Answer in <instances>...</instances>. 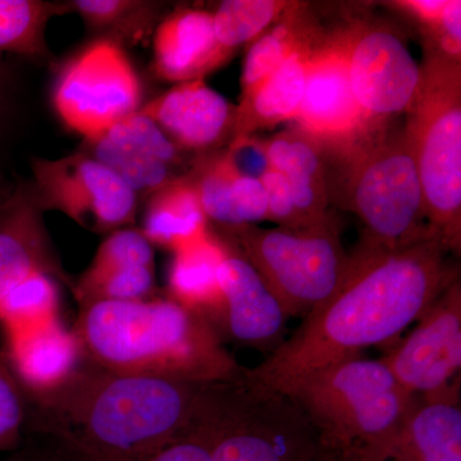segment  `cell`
<instances>
[{"mask_svg":"<svg viewBox=\"0 0 461 461\" xmlns=\"http://www.w3.org/2000/svg\"><path fill=\"white\" fill-rule=\"evenodd\" d=\"M344 32L351 89L366 122L375 130L395 122L417 93L420 66L386 23L351 18Z\"/></svg>","mask_w":461,"mask_h":461,"instance_id":"10","label":"cell"},{"mask_svg":"<svg viewBox=\"0 0 461 461\" xmlns=\"http://www.w3.org/2000/svg\"><path fill=\"white\" fill-rule=\"evenodd\" d=\"M58 290L45 271L32 273L0 299V324L5 335L56 320Z\"/></svg>","mask_w":461,"mask_h":461,"instance_id":"27","label":"cell"},{"mask_svg":"<svg viewBox=\"0 0 461 461\" xmlns=\"http://www.w3.org/2000/svg\"><path fill=\"white\" fill-rule=\"evenodd\" d=\"M222 154L230 168L242 177L260 180L267 172L272 171L266 144L257 135L233 139L229 144V150Z\"/></svg>","mask_w":461,"mask_h":461,"instance_id":"33","label":"cell"},{"mask_svg":"<svg viewBox=\"0 0 461 461\" xmlns=\"http://www.w3.org/2000/svg\"><path fill=\"white\" fill-rule=\"evenodd\" d=\"M227 242L206 232L202 238L173 251L168 287L171 299L205 318L220 333L223 302L218 268Z\"/></svg>","mask_w":461,"mask_h":461,"instance_id":"21","label":"cell"},{"mask_svg":"<svg viewBox=\"0 0 461 461\" xmlns=\"http://www.w3.org/2000/svg\"><path fill=\"white\" fill-rule=\"evenodd\" d=\"M54 5L36 0H0V51L42 56L44 29Z\"/></svg>","mask_w":461,"mask_h":461,"instance_id":"28","label":"cell"},{"mask_svg":"<svg viewBox=\"0 0 461 461\" xmlns=\"http://www.w3.org/2000/svg\"><path fill=\"white\" fill-rule=\"evenodd\" d=\"M324 153L330 202L359 218L364 239L400 249L432 238L420 173L402 127L393 122L342 150Z\"/></svg>","mask_w":461,"mask_h":461,"instance_id":"4","label":"cell"},{"mask_svg":"<svg viewBox=\"0 0 461 461\" xmlns=\"http://www.w3.org/2000/svg\"><path fill=\"white\" fill-rule=\"evenodd\" d=\"M33 177L42 208L62 212L89 229H115L135 215L136 194L86 154L36 160Z\"/></svg>","mask_w":461,"mask_h":461,"instance_id":"13","label":"cell"},{"mask_svg":"<svg viewBox=\"0 0 461 461\" xmlns=\"http://www.w3.org/2000/svg\"><path fill=\"white\" fill-rule=\"evenodd\" d=\"M89 157L113 172L133 193L153 195L178 180L182 150L153 120L140 111L127 115L93 141Z\"/></svg>","mask_w":461,"mask_h":461,"instance_id":"14","label":"cell"},{"mask_svg":"<svg viewBox=\"0 0 461 461\" xmlns=\"http://www.w3.org/2000/svg\"><path fill=\"white\" fill-rule=\"evenodd\" d=\"M78 339L94 362L109 372L190 384L232 382L247 375L221 344L217 330L172 299L89 303Z\"/></svg>","mask_w":461,"mask_h":461,"instance_id":"3","label":"cell"},{"mask_svg":"<svg viewBox=\"0 0 461 461\" xmlns=\"http://www.w3.org/2000/svg\"><path fill=\"white\" fill-rule=\"evenodd\" d=\"M375 461H461L459 393L421 399Z\"/></svg>","mask_w":461,"mask_h":461,"instance_id":"20","label":"cell"},{"mask_svg":"<svg viewBox=\"0 0 461 461\" xmlns=\"http://www.w3.org/2000/svg\"><path fill=\"white\" fill-rule=\"evenodd\" d=\"M141 84L122 48L93 42L63 68L53 93L58 117L93 141L140 107Z\"/></svg>","mask_w":461,"mask_h":461,"instance_id":"9","label":"cell"},{"mask_svg":"<svg viewBox=\"0 0 461 461\" xmlns=\"http://www.w3.org/2000/svg\"><path fill=\"white\" fill-rule=\"evenodd\" d=\"M260 181L268 200V221L284 229H304V222L294 204L293 194L286 177L272 169L267 172Z\"/></svg>","mask_w":461,"mask_h":461,"instance_id":"34","label":"cell"},{"mask_svg":"<svg viewBox=\"0 0 461 461\" xmlns=\"http://www.w3.org/2000/svg\"><path fill=\"white\" fill-rule=\"evenodd\" d=\"M5 338L8 366L18 382L36 395L57 390L77 371L83 346L58 318Z\"/></svg>","mask_w":461,"mask_h":461,"instance_id":"19","label":"cell"},{"mask_svg":"<svg viewBox=\"0 0 461 461\" xmlns=\"http://www.w3.org/2000/svg\"><path fill=\"white\" fill-rule=\"evenodd\" d=\"M74 8L87 25L98 30L131 32L136 17H148L147 3L124 0H76Z\"/></svg>","mask_w":461,"mask_h":461,"instance_id":"30","label":"cell"},{"mask_svg":"<svg viewBox=\"0 0 461 461\" xmlns=\"http://www.w3.org/2000/svg\"><path fill=\"white\" fill-rule=\"evenodd\" d=\"M233 209L241 227L268 221V200L262 181L235 172L230 185Z\"/></svg>","mask_w":461,"mask_h":461,"instance_id":"32","label":"cell"},{"mask_svg":"<svg viewBox=\"0 0 461 461\" xmlns=\"http://www.w3.org/2000/svg\"><path fill=\"white\" fill-rule=\"evenodd\" d=\"M321 26L308 3L293 2L284 16L248 47L241 74V98L273 74L294 51L313 41Z\"/></svg>","mask_w":461,"mask_h":461,"instance_id":"24","label":"cell"},{"mask_svg":"<svg viewBox=\"0 0 461 461\" xmlns=\"http://www.w3.org/2000/svg\"><path fill=\"white\" fill-rule=\"evenodd\" d=\"M36 271H45L38 215L29 203L14 200L0 217V299Z\"/></svg>","mask_w":461,"mask_h":461,"instance_id":"25","label":"cell"},{"mask_svg":"<svg viewBox=\"0 0 461 461\" xmlns=\"http://www.w3.org/2000/svg\"><path fill=\"white\" fill-rule=\"evenodd\" d=\"M313 41L294 51L263 83L242 96L233 139L295 121L304 96L306 62Z\"/></svg>","mask_w":461,"mask_h":461,"instance_id":"22","label":"cell"},{"mask_svg":"<svg viewBox=\"0 0 461 461\" xmlns=\"http://www.w3.org/2000/svg\"><path fill=\"white\" fill-rule=\"evenodd\" d=\"M294 124L327 153L350 147L375 130L351 89L344 23L330 32L321 29L312 42L304 96Z\"/></svg>","mask_w":461,"mask_h":461,"instance_id":"11","label":"cell"},{"mask_svg":"<svg viewBox=\"0 0 461 461\" xmlns=\"http://www.w3.org/2000/svg\"><path fill=\"white\" fill-rule=\"evenodd\" d=\"M12 461H54L53 459H47V460H39V459H36V460H33V459H14V460H12Z\"/></svg>","mask_w":461,"mask_h":461,"instance_id":"37","label":"cell"},{"mask_svg":"<svg viewBox=\"0 0 461 461\" xmlns=\"http://www.w3.org/2000/svg\"><path fill=\"white\" fill-rule=\"evenodd\" d=\"M291 3L286 0H224L213 12L215 38L230 54L250 45L275 25Z\"/></svg>","mask_w":461,"mask_h":461,"instance_id":"26","label":"cell"},{"mask_svg":"<svg viewBox=\"0 0 461 461\" xmlns=\"http://www.w3.org/2000/svg\"><path fill=\"white\" fill-rule=\"evenodd\" d=\"M159 375L78 373L42 396L41 433L81 461H136L189 432L203 386Z\"/></svg>","mask_w":461,"mask_h":461,"instance_id":"2","label":"cell"},{"mask_svg":"<svg viewBox=\"0 0 461 461\" xmlns=\"http://www.w3.org/2000/svg\"><path fill=\"white\" fill-rule=\"evenodd\" d=\"M402 130L420 173L430 236L461 250V60L426 51Z\"/></svg>","mask_w":461,"mask_h":461,"instance_id":"6","label":"cell"},{"mask_svg":"<svg viewBox=\"0 0 461 461\" xmlns=\"http://www.w3.org/2000/svg\"><path fill=\"white\" fill-rule=\"evenodd\" d=\"M218 284L222 294L223 332L251 346L272 344L280 336L287 317L277 297L229 242L218 268Z\"/></svg>","mask_w":461,"mask_h":461,"instance_id":"16","label":"cell"},{"mask_svg":"<svg viewBox=\"0 0 461 461\" xmlns=\"http://www.w3.org/2000/svg\"><path fill=\"white\" fill-rule=\"evenodd\" d=\"M227 232L230 245L257 269L287 318H305L320 308L348 275L350 254L333 214L304 229L245 226Z\"/></svg>","mask_w":461,"mask_h":461,"instance_id":"8","label":"cell"},{"mask_svg":"<svg viewBox=\"0 0 461 461\" xmlns=\"http://www.w3.org/2000/svg\"><path fill=\"white\" fill-rule=\"evenodd\" d=\"M182 151H208L232 141L238 105L209 87L204 78L176 85L139 109Z\"/></svg>","mask_w":461,"mask_h":461,"instance_id":"15","label":"cell"},{"mask_svg":"<svg viewBox=\"0 0 461 461\" xmlns=\"http://www.w3.org/2000/svg\"><path fill=\"white\" fill-rule=\"evenodd\" d=\"M232 56L215 38L213 14L205 9H177L159 23L154 35L153 69L167 83L204 78Z\"/></svg>","mask_w":461,"mask_h":461,"instance_id":"17","label":"cell"},{"mask_svg":"<svg viewBox=\"0 0 461 461\" xmlns=\"http://www.w3.org/2000/svg\"><path fill=\"white\" fill-rule=\"evenodd\" d=\"M153 248L144 233L121 230L105 240L85 276L102 275L124 267H153Z\"/></svg>","mask_w":461,"mask_h":461,"instance_id":"29","label":"cell"},{"mask_svg":"<svg viewBox=\"0 0 461 461\" xmlns=\"http://www.w3.org/2000/svg\"><path fill=\"white\" fill-rule=\"evenodd\" d=\"M273 171L286 177L304 226L323 222L329 212V171L323 148L293 124L264 140Z\"/></svg>","mask_w":461,"mask_h":461,"instance_id":"18","label":"cell"},{"mask_svg":"<svg viewBox=\"0 0 461 461\" xmlns=\"http://www.w3.org/2000/svg\"><path fill=\"white\" fill-rule=\"evenodd\" d=\"M25 421V403L16 375L0 359V453L16 447Z\"/></svg>","mask_w":461,"mask_h":461,"instance_id":"31","label":"cell"},{"mask_svg":"<svg viewBox=\"0 0 461 461\" xmlns=\"http://www.w3.org/2000/svg\"><path fill=\"white\" fill-rule=\"evenodd\" d=\"M451 251L429 238L400 249L364 239L350 256L341 286L306 315L295 332L273 348L247 378L286 393L318 369L393 341L459 280Z\"/></svg>","mask_w":461,"mask_h":461,"instance_id":"1","label":"cell"},{"mask_svg":"<svg viewBox=\"0 0 461 461\" xmlns=\"http://www.w3.org/2000/svg\"><path fill=\"white\" fill-rule=\"evenodd\" d=\"M311 461H363L355 454L348 453V451L339 450V448L332 447L323 444L321 441L317 453L314 454L313 459Z\"/></svg>","mask_w":461,"mask_h":461,"instance_id":"36","label":"cell"},{"mask_svg":"<svg viewBox=\"0 0 461 461\" xmlns=\"http://www.w3.org/2000/svg\"><path fill=\"white\" fill-rule=\"evenodd\" d=\"M53 459L54 461H81L60 454H54ZM136 461H212V456L204 439L196 433L189 432L173 441L172 444L160 448L157 453Z\"/></svg>","mask_w":461,"mask_h":461,"instance_id":"35","label":"cell"},{"mask_svg":"<svg viewBox=\"0 0 461 461\" xmlns=\"http://www.w3.org/2000/svg\"><path fill=\"white\" fill-rule=\"evenodd\" d=\"M209 232L198 194L190 178H178L151 195L144 218L150 244L176 251Z\"/></svg>","mask_w":461,"mask_h":461,"instance_id":"23","label":"cell"},{"mask_svg":"<svg viewBox=\"0 0 461 461\" xmlns=\"http://www.w3.org/2000/svg\"><path fill=\"white\" fill-rule=\"evenodd\" d=\"M381 360L412 396L435 399L459 393L460 280L437 297L411 335L393 346Z\"/></svg>","mask_w":461,"mask_h":461,"instance_id":"12","label":"cell"},{"mask_svg":"<svg viewBox=\"0 0 461 461\" xmlns=\"http://www.w3.org/2000/svg\"><path fill=\"white\" fill-rule=\"evenodd\" d=\"M189 432L204 439L212 461H311L321 445L290 396L247 375L204 384Z\"/></svg>","mask_w":461,"mask_h":461,"instance_id":"7","label":"cell"},{"mask_svg":"<svg viewBox=\"0 0 461 461\" xmlns=\"http://www.w3.org/2000/svg\"><path fill=\"white\" fill-rule=\"evenodd\" d=\"M323 444L375 461L402 429L418 397L381 359L348 357L296 382L286 393Z\"/></svg>","mask_w":461,"mask_h":461,"instance_id":"5","label":"cell"}]
</instances>
